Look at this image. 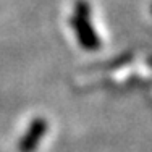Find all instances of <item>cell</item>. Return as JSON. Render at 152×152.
<instances>
[{
  "label": "cell",
  "instance_id": "obj_1",
  "mask_svg": "<svg viewBox=\"0 0 152 152\" xmlns=\"http://www.w3.org/2000/svg\"><path fill=\"white\" fill-rule=\"evenodd\" d=\"M89 5L86 0H78L75 5V16L71 18V24H73L76 34H78V39L84 47L88 49H92V47H97V37L96 32L92 31L91 23H89Z\"/></svg>",
  "mask_w": 152,
  "mask_h": 152
}]
</instances>
